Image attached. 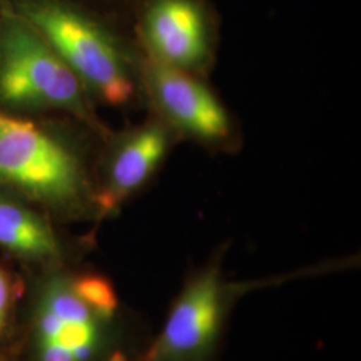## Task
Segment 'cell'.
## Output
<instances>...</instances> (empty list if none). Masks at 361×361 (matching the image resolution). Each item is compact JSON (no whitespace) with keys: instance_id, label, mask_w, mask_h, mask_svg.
Instances as JSON below:
<instances>
[{"instance_id":"cell-5","label":"cell","mask_w":361,"mask_h":361,"mask_svg":"<svg viewBox=\"0 0 361 361\" xmlns=\"http://www.w3.org/2000/svg\"><path fill=\"white\" fill-rule=\"evenodd\" d=\"M276 280L232 281L216 257L186 277L159 332L135 361H217L231 313L247 293ZM279 285V284H274Z\"/></svg>"},{"instance_id":"cell-2","label":"cell","mask_w":361,"mask_h":361,"mask_svg":"<svg viewBox=\"0 0 361 361\" xmlns=\"http://www.w3.org/2000/svg\"><path fill=\"white\" fill-rule=\"evenodd\" d=\"M44 39L85 86L94 102L121 107L135 94L125 40L83 0H1Z\"/></svg>"},{"instance_id":"cell-6","label":"cell","mask_w":361,"mask_h":361,"mask_svg":"<svg viewBox=\"0 0 361 361\" xmlns=\"http://www.w3.org/2000/svg\"><path fill=\"white\" fill-rule=\"evenodd\" d=\"M95 168L98 221L116 213L152 177L168 147V134L159 125H145L102 143Z\"/></svg>"},{"instance_id":"cell-9","label":"cell","mask_w":361,"mask_h":361,"mask_svg":"<svg viewBox=\"0 0 361 361\" xmlns=\"http://www.w3.org/2000/svg\"><path fill=\"white\" fill-rule=\"evenodd\" d=\"M142 37L159 63L186 71L207 59V23L193 0H154L143 16Z\"/></svg>"},{"instance_id":"cell-3","label":"cell","mask_w":361,"mask_h":361,"mask_svg":"<svg viewBox=\"0 0 361 361\" xmlns=\"http://www.w3.org/2000/svg\"><path fill=\"white\" fill-rule=\"evenodd\" d=\"M1 6L0 114L67 116L106 138L109 130L73 70L26 20Z\"/></svg>"},{"instance_id":"cell-13","label":"cell","mask_w":361,"mask_h":361,"mask_svg":"<svg viewBox=\"0 0 361 361\" xmlns=\"http://www.w3.org/2000/svg\"><path fill=\"white\" fill-rule=\"evenodd\" d=\"M1 13H3V6H1V0H0V19H1Z\"/></svg>"},{"instance_id":"cell-1","label":"cell","mask_w":361,"mask_h":361,"mask_svg":"<svg viewBox=\"0 0 361 361\" xmlns=\"http://www.w3.org/2000/svg\"><path fill=\"white\" fill-rule=\"evenodd\" d=\"M94 130L67 116L0 114V185L49 212L58 222L98 221ZM102 138V137H101Z\"/></svg>"},{"instance_id":"cell-10","label":"cell","mask_w":361,"mask_h":361,"mask_svg":"<svg viewBox=\"0 0 361 361\" xmlns=\"http://www.w3.org/2000/svg\"><path fill=\"white\" fill-rule=\"evenodd\" d=\"M71 286L90 308L107 317L121 316V301L111 281L99 273L71 271Z\"/></svg>"},{"instance_id":"cell-7","label":"cell","mask_w":361,"mask_h":361,"mask_svg":"<svg viewBox=\"0 0 361 361\" xmlns=\"http://www.w3.org/2000/svg\"><path fill=\"white\" fill-rule=\"evenodd\" d=\"M49 212L0 185V255L43 271L66 267L73 244Z\"/></svg>"},{"instance_id":"cell-11","label":"cell","mask_w":361,"mask_h":361,"mask_svg":"<svg viewBox=\"0 0 361 361\" xmlns=\"http://www.w3.org/2000/svg\"><path fill=\"white\" fill-rule=\"evenodd\" d=\"M22 279L13 268L0 258V341L13 328L18 302L23 290Z\"/></svg>"},{"instance_id":"cell-4","label":"cell","mask_w":361,"mask_h":361,"mask_svg":"<svg viewBox=\"0 0 361 361\" xmlns=\"http://www.w3.org/2000/svg\"><path fill=\"white\" fill-rule=\"evenodd\" d=\"M30 319L31 361H135L140 352L125 343L121 316L90 308L71 286V271H39Z\"/></svg>"},{"instance_id":"cell-12","label":"cell","mask_w":361,"mask_h":361,"mask_svg":"<svg viewBox=\"0 0 361 361\" xmlns=\"http://www.w3.org/2000/svg\"><path fill=\"white\" fill-rule=\"evenodd\" d=\"M0 361H18V350L7 349L0 352Z\"/></svg>"},{"instance_id":"cell-8","label":"cell","mask_w":361,"mask_h":361,"mask_svg":"<svg viewBox=\"0 0 361 361\" xmlns=\"http://www.w3.org/2000/svg\"><path fill=\"white\" fill-rule=\"evenodd\" d=\"M145 78L155 102L176 126L207 141L228 135L226 111L217 98L186 71L152 59L145 66Z\"/></svg>"}]
</instances>
